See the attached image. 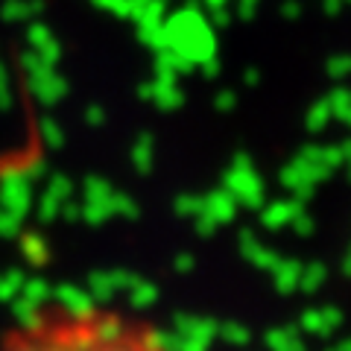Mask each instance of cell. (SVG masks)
<instances>
[{
	"mask_svg": "<svg viewBox=\"0 0 351 351\" xmlns=\"http://www.w3.org/2000/svg\"><path fill=\"white\" fill-rule=\"evenodd\" d=\"M164 29H167V47L179 50L193 64H202L205 59L217 56L214 29L199 12V6L188 3L179 12H173L170 18H164Z\"/></svg>",
	"mask_w": 351,
	"mask_h": 351,
	"instance_id": "1",
	"label": "cell"
},
{
	"mask_svg": "<svg viewBox=\"0 0 351 351\" xmlns=\"http://www.w3.org/2000/svg\"><path fill=\"white\" fill-rule=\"evenodd\" d=\"M223 188L234 196L237 205H243V208L258 211V208L263 205V182L255 173V167H252V158L246 156V152L234 156L232 167H228L226 176H223Z\"/></svg>",
	"mask_w": 351,
	"mask_h": 351,
	"instance_id": "2",
	"label": "cell"
},
{
	"mask_svg": "<svg viewBox=\"0 0 351 351\" xmlns=\"http://www.w3.org/2000/svg\"><path fill=\"white\" fill-rule=\"evenodd\" d=\"M217 322L205 319V316H191V313H176L173 316V334H176V348L179 351H202L211 346L217 337Z\"/></svg>",
	"mask_w": 351,
	"mask_h": 351,
	"instance_id": "3",
	"label": "cell"
},
{
	"mask_svg": "<svg viewBox=\"0 0 351 351\" xmlns=\"http://www.w3.org/2000/svg\"><path fill=\"white\" fill-rule=\"evenodd\" d=\"M0 205L6 211H12L18 219H24L32 208V188H29V176L24 170H9L0 179Z\"/></svg>",
	"mask_w": 351,
	"mask_h": 351,
	"instance_id": "4",
	"label": "cell"
},
{
	"mask_svg": "<svg viewBox=\"0 0 351 351\" xmlns=\"http://www.w3.org/2000/svg\"><path fill=\"white\" fill-rule=\"evenodd\" d=\"M53 295H56V302L62 304V311L73 316L76 322H91L97 316V304L91 299V293L76 287V284H59V287L53 290Z\"/></svg>",
	"mask_w": 351,
	"mask_h": 351,
	"instance_id": "5",
	"label": "cell"
},
{
	"mask_svg": "<svg viewBox=\"0 0 351 351\" xmlns=\"http://www.w3.org/2000/svg\"><path fill=\"white\" fill-rule=\"evenodd\" d=\"M135 276L126 269H97L88 276V293L94 302H112L117 290H126Z\"/></svg>",
	"mask_w": 351,
	"mask_h": 351,
	"instance_id": "6",
	"label": "cell"
},
{
	"mask_svg": "<svg viewBox=\"0 0 351 351\" xmlns=\"http://www.w3.org/2000/svg\"><path fill=\"white\" fill-rule=\"evenodd\" d=\"M27 76H29V80H27L29 91L36 94V100L44 103V106L59 103L62 97L68 94V82H64L62 76L53 71V64H47V68H41V71H36V73H27Z\"/></svg>",
	"mask_w": 351,
	"mask_h": 351,
	"instance_id": "7",
	"label": "cell"
},
{
	"mask_svg": "<svg viewBox=\"0 0 351 351\" xmlns=\"http://www.w3.org/2000/svg\"><path fill=\"white\" fill-rule=\"evenodd\" d=\"M138 97H141V100H152L158 108H164V112H173V108H179L184 103L182 88L176 82H167V80H156V82L141 85Z\"/></svg>",
	"mask_w": 351,
	"mask_h": 351,
	"instance_id": "8",
	"label": "cell"
},
{
	"mask_svg": "<svg viewBox=\"0 0 351 351\" xmlns=\"http://www.w3.org/2000/svg\"><path fill=\"white\" fill-rule=\"evenodd\" d=\"M304 211V202L302 199H278V202H269V205H261V223L267 228H281V226H290V219Z\"/></svg>",
	"mask_w": 351,
	"mask_h": 351,
	"instance_id": "9",
	"label": "cell"
},
{
	"mask_svg": "<svg viewBox=\"0 0 351 351\" xmlns=\"http://www.w3.org/2000/svg\"><path fill=\"white\" fill-rule=\"evenodd\" d=\"M196 64L191 59H184L179 50L173 47H164L156 53V80H167V82H176V76L182 73H191Z\"/></svg>",
	"mask_w": 351,
	"mask_h": 351,
	"instance_id": "10",
	"label": "cell"
},
{
	"mask_svg": "<svg viewBox=\"0 0 351 351\" xmlns=\"http://www.w3.org/2000/svg\"><path fill=\"white\" fill-rule=\"evenodd\" d=\"M94 334V346H123L126 343V325L120 316H103V319H94L91 325Z\"/></svg>",
	"mask_w": 351,
	"mask_h": 351,
	"instance_id": "11",
	"label": "cell"
},
{
	"mask_svg": "<svg viewBox=\"0 0 351 351\" xmlns=\"http://www.w3.org/2000/svg\"><path fill=\"white\" fill-rule=\"evenodd\" d=\"M202 208L217 219V223H232L237 217V199L226 188H217L208 196H202Z\"/></svg>",
	"mask_w": 351,
	"mask_h": 351,
	"instance_id": "12",
	"label": "cell"
},
{
	"mask_svg": "<svg viewBox=\"0 0 351 351\" xmlns=\"http://www.w3.org/2000/svg\"><path fill=\"white\" fill-rule=\"evenodd\" d=\"M263 343L272 351H302L304 348V337L299 325H284V328H269L263 334Z\"/></svg>",
	"mask_w": 351,
	"mask_h": 351,
	"instance_id": "13",
	"label": "cell"
},
{
	"mask_svg": "<svg viewBox=\"0 0 351 351\" xmlns=\"http://www.w3.org/2000/svg\"><path fill=\"white\" fill-rule=\"evenodd\" d=\"M269 272H272V284H276V290H278V293H293V290H299L302 261L278 258V261H276V267H272Z\"/></svg>",
	"mask_w": 351,
	"mask_h": 351,
	"instance_id": "14",
	"label": "cell"
},
{
	"mask_svg": "<svg viewBox=\"0 0 351 351\" xmlns=\"http://www.w3.org/2000/svg\"><path fill=\"white\" fill-rule=\"evenodd\" d=\"M12 313H15V319L21 322V328H24L27 334H36V331H41V304H36L32 299H27L24 293H18L12 302Z\"/></svg>",
	"mask_w": 351,
	"mask_h": 351,
	"instance_id": "15",
	"label": "cell"
},
{
	"mask_svg": "<svg viewBox=\"0 0 351 351\" xmlns=\"http://www.w3.org/2000/svg\"><path fill=\"white\" fill-rule=\"evenodd\" d=\"M41 9H44V0H6V3L0 6V18H3L6 24H27Z\"/></svg>",
	"mask_w": 351,
	"mask_h": 351,
	"instance_id": "16",
	"label": "cell"
},
{
	"mask_svg": "<svg viewBox=\"0 0 351 351\" xmlns=\"http://www.w3.org/2000/svg\"><path fill=\"white\" fill-rule=\"evenodd\" d=\"M126 290H129V304L135 307V311H147V307H152L158 302V287L147 278L135 276V281H132Z\"/></svg>",
	"mask_w": 351,
	"mask_h": 351,
	"instance_id": "17",
	"label": "cell"
},
{
	"mask_svg": "<svg viewBox=\"0 0 351 351\" xmlns=\"http://www.w3.org/2000/svg\"><path fill=\"white\" fill-rule=\"evenodd\" d=\"M328 281V267L319 261L313 263H302V278H299V290L304 293H316Z\"/></svg>",
	"mask_w": 351,
	"mask_h": 351,
	"instance_id": "18",
	"label": "cell"
},
{
	"mask_svg": "<svg viewBox=\"0 0 351 351\" xmlns=\"http://www.w3.org/2000/svg\"><path fill=\"white\" fill-rule=\"evenodd\" d=\"M80 217L85 219V223H91V226L106 223V219L112 217V208H108V196H106V199H85V205L80 208Z\"/></svg>",
	"mask_w": 351,
	"mask_h": 351,
	"instance_id": "19",
	"label": "cell"
},
{
	"mask_svg": "<svg viewBox=\"0 0 351 351\" xmlns=\"http://www.w3.org/2000/svg\"><path fill=\"white\" fill-rule=\"evenodd\" d=\"M24 281H27V276L21 269L3 272V276H0V302H12L15 295L24 290Z\"/></svg>",
	"mask_w": 351,
	"mask_h": 351,
	"instance_id": "20",
	"label": "cell"
},
{
	"mask_svg": "<svg viewBox=\"0 0 351 351\" xmlns=\"http://www.w3.org/2000/svg\"><path fill=\"white\" fill-rule=\"evenodd\" d=\"M132 164H135L138 173H149L152 167V138L149 135H141L132 147Z\"/></svg>",
	"mask_w": 351,
	"mask_h": 351,
	"instance_id": "21",
	"label": "cell"
},
{
	"mask_svg": "<svg viewBox=\"0 0 351 351\" xmlns=\"http://www.w3.org/2000/svg\"><path fill=\"white\" fill-rule=\"evenodd\" d=\"M108 208H112V217L120 214V217H126V219H135V217L141 214L138 202L132 199L129 193H120V191H112V193H108Z\"/></svg>",
	"mask_w": 351,
	"mask_h": 351,
	"instance_id": "22",
	"label": "cell"
},
{
	"mask_svg": "<svg viewBox=\"0 0 351 351\" xmlns=\"http://www.w3.org/2000/svg\"><path fill=\"white\" fill-rule=\"evenodd\" d=\"M331 106H328V100H316L311 108H307V117H304V126L311 132H322L328 126V120H331Z\"/></svg>",
	"mask_w": 351,
	"mask_h": 351,
	"instance_id": "23",
	"label": "cell"
},
{
	"mask_svg": "<svg viewBox=\"0 0 351 351\" xmlns=\"http://www.w3.org/2000/svg\"><path fill=\"white\" fill-rule=\"evenodd\" d=\"M138 36L141 41L147 44L149 50H164L167 47V29H164V24H152V27H138Z\"/></svg>",
	"mask_w": 351,
	"mask_h": 351,
	"instance_id": "24",
	"label": "cell"
},
{
	"mask_svg": "<svg viewBox=\"0 0 351 351\" xmlns=\"http://www.w3.org/2000/svg\"><path fill=\"white\" fill-rule=\"evenodd\" d=\"M27 295V299H32L36 304H44L53 295V287H50V281L47 278H27L24 281V290H21Z\"/></svg>",
	"mask_w": 351,
	"mask_h": 351,
	"instance_id": "25",
	"label": "cell"
},
{
	"mask_svg": "<svg viewBox=\"0 0 351 351\" xmlns=\"http://www.w3.org/2000/svg\"><path fill=\"white\" fill-rule=\"evenodd\" d=\"M217 337H223L226 343H234V346H246L252 334H249L246 325H240V322H226V325L217 328Z\"/></svg>",
	"mask_w": 351,
	"mask_h": 351,
	"instance_id": "26",
	"label": "cell"
},
{
	"mask_svg": "<svg viewBox=\"0 0 351 351\" xmlns=\"http://www.w3.org/2000/svg\"><path fill=\"white\" fill-rule=\"evenodd\" d=\"M50 38H56L53 36V29L44 24V21H27V41H29V47L36 50V47H41V44H47Z\"/></svg>",
	"mask_w": 351,
	"mask_h": 351,
	"instance_id": "27",
	"label": "cell"
},
{
	"mask_svg": "<svg viewBox=\"0 0 351 351\" xmlns=\"http://www.w3.org/2000/svg\"><path fill=\"white\" fill-rule=\"evenodd\" d=\"M325 100H328V106H331V114L343 120V117H346V112L351 108V91H348V88L339 85V88H334V91L325 97Z\"/></svg>",
	"mask_w": 351,
	"mask_h": 351,
	"instance_id": "28",
	"label": "cell"
},
{
	"mask_svg": "<svg viewBox=\"0 0 351 351\" xmlns=\"http://www.w3.org/2000/svg\"><path fill=\"white\" fill-rule=\"evenodd\" d=\"M59 211H62V199L59 196H53L50 191H44L41 193V199H38V219L41 223H50V219H56L59 217Z\"/></svg>",
	"mask_w": 351,
	"mask_h": 351,
	"instance_id": "29",
	"label": "cell"
},
{
	"mask_svg": "<svg viewBox=\"0 0 351 351\" xmlns=\"http://www.w3.org/2000/svg\"><path fill=\"white\" fill-rule=\"evenodd\" d=\"M38 129H41V138L47 141V147L59 149V147L64 144V132H62V126H59V123H56V120H53V117H41Z\"/></svg>",
	"mask_w": 351,
	"mask_h": 351,
	"instance_id": "30",
	"label": "cell"
},
{
	"mask_svg": "<svg viewBox=\"0 0 351 351\" xmlns=\"http://www.w3.org/2000/svg\"><path fill=\"white\" fill-rule=\"evenodd\" d=\"M21 246H24V255H27L32 263H44V261H47V255H50V252H47V243H44L38 234H27Z\"/></svg>",
	"mask_w": 351,
	"mask_h": 351,
	"instance_id": "31",
	"label": "cell"
},
{
	"mask_svg": "<svg viewBox=\"0 0 351 351\" xmlns=\"http://www.w3.org/2000/svg\"><path fill=\"white\" fill-rule=\"evenodd\" d=\"M199 208H202V196H196V193H179L173 202V211L179 217H193Z\"/></svg>",
	"mask_w": 351,
	"mask_h": 351,
	"instance_id": "32",
	"label": "cell"
},
{
	"mask_svg": "<svg viewBox=\"0 0 351 351\" xmlns=\"http://www.w3.org/2000/svg\"><path fill=\"white\" fill-rule=\"evenodd\" d=\"M319 313H322V337H331L337 328H343V311L334 304H328V307H319Z\"/></svg>",
	"mask_w": 351,
	"mask_h": 351,
	"instance_id": "33",
	"label": "cell"
},
{
	"mask_svg": "<svg viewBox=\"0 0 351 351\" xmlns=\"http://www.w3.org/2000/svg\"><path fill=\"white\" fill-rule=\"evenodd\" d=\"M44 191H50L53 196H59V199L64 202V199H71V196H73V182L68 179V176L56 173V176H50V179H47V188H44Z\"/></svg>",
	"mask_w": 351,
	"mask_h": 351,
	"instance_id": "34",
	"label": "cell"
},
{
	"mask_svg": "<svg viewBox=\"0 0 351 351\" xmlns=\"http://www.w3.org/2000/svg\"><path fill=\"white\" fill-rule=\"evenodd\" d=\"M82 191H85V199H106V196L112 193L114 188L106 179H100V176H91V179H85Z\"/></svg>",
	"mask_w": 351,
	"mask_h": 351,
	"instance_id": "35",
	"label": "cell"
},
{
	"mask_svg": "<svg viewBox=\"0 0 351 351\" xmlns=\"http://www.w3.org/2000/svg\"><path fill=\"white\" fill-rule=\"evenodd\" d=\"M193 226H196V234H199V237H211V234L217 232V226H219V223L205 211V208H199V211L193 214Z\"/></svg>",
	"mask_w": 351,
	"mask_h": 351,
	"instance_id": "36",
	"label": "cell"
},
{
	"mask_svg": "<svg viewBox=\"0 0 351 351\" xmlns=\"http://www.w3.org/2000/svg\"><path fill=\"white\" fill-rule=\"evenodd\" d=\"M281 255L278 252H272V249H267V246H258L255 252H252V258H249V263H255V267H261V269H272L276 267V261H278Z\"/></svg>",
	"mask_w": 351,
	"mask_h": 351,
	"instance_id": "37",
	"label": "cell"
},
{
	"mask_svg": "<svg viewBox=\"0 0 351 351\" xmlns=\"http://www.w3.org/2000/svg\"><path fill=\"white\" fill-rule=\"evenodd\" d=\"M299 328L304 334H316V337H322V313L319 311H304L302 313V319H299Z\"/></svg>",
	"mask_w": 351,
	"mask_h": 351,
	"instance_id": "38",
	"label": "cell"
},
{
	"mask_svg": "<svg viewBox=\"0 0 351 351\" xmlns=\"http://www.w3.org/2000/svg\"><path fill=\"white\" fill-rule=\"evenodd\" d=\"M328 76H331V80H346V76H351V56L328 59Z\"/></svg>",
	"mask_w": 351,
	"mask_h": 351,
	"instance_id": "39",
	"label": "cell"
},
{
	"mask_svg": "<svg viewBox=\"0 0 351 351\" xmlns=\"http://www.w3.org/2000/svg\"><path fill=\"white\" fill-rule=\"evenodd\" d=\"M18 228H21V219L0 205V237H15Z\"/></svg>",
	"mask_w": 351,
	"mask_h": 351,
	"instance_id": "40",
	"label": "cell"
},
{
	"mask_svg": "<svg viewBox=\"0 0 351 351\" xmlns=\"http://www.w3.org/2000/svg\"><path fill=\"white\" fill-rule=\"evenodd\" d=\"M290 226L295 228V234H299V237H311L313 234V217L311 214H307V211H299V214H295L293 219H290Z\"/></svg>",
	"mask_w": 351,
	"mask_h": 351,
	"instance_id": "41",
	"label": "cell"
},
{
	"mask_svg": "<svg viewBox=\"0 0 351 351\" xmlns=\"http://www.w3.org/2000/svg\"><path fill=\"white\" fill-rule=\"evenodd\" d=\"M0 108H3V112L12 108V85H9V73L3 64H0Z\"/></svg>",
	"mask_w": 351,
	"mask_h": 351,
	"instance_id": "42",
	"label": "cell"
},
{
	"mask_svg": "<svg viewBox=\"0 0 351 351\" xmlns=\"http://www.w3.org/2000/svg\"><path fill=\"white\" fill-rule=\"evenodd\" d=\"M21 64H24V71H27V73H36V71H41V68H47V62H44L36 50L24 53V56H21Z\"/></svg>",
	"mask_w": 351,
	"mask_h": 351,
	"instance_id": "43",
	"label": "cell"
},
{
	"mask_svg": "<svg viewBox=\"0 0 351 351\" xmlns=\"http://www.w3.org/2000/svg\"><path fill=\"white\" fill-rule=\"evenodd\" d=\"M258 6H261V0H237V18L252 21L258 15Z\"/></svg>",
	"mask_w": 351,
	"mask_h": 351,
	"instance_id": "44",
	"label": "cell"
},
{
	"mask_svg": "<svg viewBox=\"0 0 351 351\" xmlns=\"http://www.w3.org/2000/svg\"><path fill=\"white\" fill-rule=\"evenodd\" d=\"M322 164H328V167H339V164H346L343 158V149L339 147H322Z\"/></svg>",
	"mask_w": 351,
	"mask_h": 351,
	"instance_id": "45",
	"label": "cell"
},
{
	"mask_svg": "<svg viewBox=\"0 0 351 351\" xmlns=\"http://www.w3.org/2000/svg\"><path fill=\"white\" fill-rule=\"evenodd\" d=\"M214 106H217V112H232V108L237 106L234 91H219V94L214 97Z\"/></svg>",
	"mask_w": 351,
	"mask_h": 351,
	"instance_id": "46",
	"label": "cell"
},
{
	"mask_svg": "<svg viewBox=\"0 0 351 351\" xmlns=\"http://www.w3.org/2000/svg\"><path fill=\"white\" fill-rule=\"evenodd\" d=\"M103 120H106V112H103L100 106H88V108H85V123H88V126H100Z\"/></svg>",
	"mask_w": 351,
	"mask_h": 351,
	"instance_id": "47",
	"label": "cell"
},
{
	"mask_svg": "<svg viewBox=\"0 0 351 351\" xmlns=\"http://www.w3.org/2000/svg\"><path fill=\"white\" fill-rule=\"evenodd\" d=\"M281 15L287 21H295L302 15V3H299V0H284V3H281Z\"/></svg>",
	"mask_w": 351,
	"mask_h": 351,
	"instance_id": "48",
	"label": "cell"
},
{
	"mask_svg": "<svg viewBox=\"0 0 351 351\" xmlns=\"http://www.w3.org/2000/svg\"><path fill=\"white\" fill-rule=\"evenodd\" d=\"M173 267H176V272H191L193 269V255H191V252H182V255H176Z\"/></svg>",
	"mask_w": 351,
	"mask_h": 351,
	"instance_id": "49",
	"label": "cell"
},
{
	"mask_svg": "<svg viewBox=\"0 0 351 351\" xmlns=\"http://www.w3.org/2000/svg\"><path fill=\"white\" fill-rule=\"evenodd\" d=\"M228 21H232V15L226 12V6H217V9H211V24H214V27L223 29V27H228Z\"/></svg>",
	"mask_w": 351,
	"mask_h": 351,
	"instance_id": "50",
	"label": "cell"
},
{
	"mask_svg": "<svg viewBox=\"0 0 351 351\" xmlns=\"http://www.w3.org/2000/svg\"><path fill=\"white\" fill-rule=\"evenodd\" d=\"M80 208H82V205H76V202H71V199H64L59 214H62L64 219H80Z\"/></svg>",
	"mask_w": 351,
	"mask_h": 351,
	"instance_id": "51",
	"label": "cell"
},
{
	"mask_svg": "<svg viewBox=\"0 0 351 351\" xmlns=\"http://www.w3.org/2000/svg\"><path fill=\"white\" fill-rule=\"evenodd\" d=\"M199 68H202V73L208 76V80H214V76L219 73V62H217V56H211V59H205Z\"/></svg>",
	"mask_w": 351,
	"mask_h": 351,
	"instance_id": "52",
	"label": "cell"
},
{
	"mask_svg": "<svg viewBox=\"0 0 351 351\" xmlns=\"http://www.w3.org/2000/svg\"><path fill=\"white\" fill-rule=\"evenodd\" d=\"M243 82H246V85H258V82H261V73H258V68H246V73H243Z\"/></svg>",
	"mask_w": 351,
	"mask_h": 351,
	"instance_id": "53",
	"label": "cell"
},
{
	"mask_svg": "<svg viewBox=\"0 0 351 351\" xmlns=\"http://www.w3.org/2000/svg\"><path fill=\"white\" fill-rule=\"evenodd\" d=\"M94 6H100V9H108V12H112V6H114V0H91Z\"/></svg>",
	"mask_w": 351,
	"mask_h": 351,
	"instance_id": "54",
	"label": "cell"
},
{
	"mask_svg": "<svg viewBox=\"0 0 351 351\" xmlns=\"http://www.w3.org/2000/svg\"><path fill=\"white\" fill-rule=\"evenodd\" d=\"M339 149H343V158H351V138L343 141V144H339Z\"/></svg>",
	"mask_w": 351,
	"mask_h": 351,
	"instance_id": "55",
	"label": "cell"
},
{
	"mask_svg": "<svg viewBox=\"0 0 351 351\" xmlns=\"http://www.w3.org/2000/svg\"><path fill=\"white\" fill-rule=\"evenodd\" d=\"M343 272H346V276H351V249L346 252V261H343Z\"/></svg>",
	"mask_w": 351,
	"mask_h": 351,
	"instance_id": "56",
	"label": "cell"
},
{
	"mask_svg": "<svg viewBox=\"0 0 351 351\" xmlns=\"http://www.w3.org/2000/svg\"><path fill=\"white\" fill-rule=\"evenodd\" d=\"M337 348H339V351H351V337L339 339V343H337Z\"/></svg>",
	"mask_w": 351,
	"mask_h": 351,
	"instance_id": "57",
	"label": "cell"
},
{
	"mask_svg": "<svg viewBox=\"0 0 351 351\" xmlns=\"http://www.w3.org/2000/svg\"><path fill=\"white\" fill-rule=\"evenodd\" d=\"M228 0H205V6H211V9H217V6H226Z\"/></svg>",
	"mask_w": 351,
	"mask_h": 351,
	"instance_id": "58",
	"label": "cell"
},
{
	"mask_svg": "<svg viewBox=\"0 0 351 351\" xmlns=\"http://www.w3.org/2000/svg\"><path fill=\"white\" fill-rule=\"evenodd\" d=\"M343 123H348V126H351V108H348V112H346V117H343Z\"/></svg>",
	"mask_w": 351,
	"mask_h": 351,
	"instance_id": "59",
	"label": "cell"
},
{
	"mask_svg": "<svg viewBox=\"0 0 351 351\" xmlns=\"http://www.w3.org/2000/svg\"><path fill=\"white\" fill-rule=\"evenodd\" d=\"M346 173H348V179H351V158H346Z\"/></svg>",
	"mask_w": 351,
	"mask_h": 351,
	"instance_id": "60",
	"label": "cell"
},
{
	"mask_svg": "<svg viewBox=\"0 0 351 351\" xmlns=\"http://www.w3.org/2000/svg\"><path fill=\"white\" fill-rule=\"evenodd\" d=\"M343 3H351V0H343Z\"/></svg>",
	"mask_w": 351,
	"mask_h": 351,
	"instance_id": "61",
	"label": "cell"
},
{
	"mask_svg": "<svg viewBox=\"0 0 351 351\" xmlns=\"http://www.w3.org/2000/svg\"><path fill=\"white\" fill-rule=\"evenodd\" d=\"M141 3H147V0H141Z\"/></svg>",
	"mask_w": 351,
	"mask_h": 351,
	"instance_id": "62",
	"label": "cell"
}]
</instances>
